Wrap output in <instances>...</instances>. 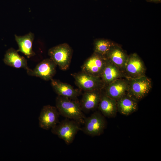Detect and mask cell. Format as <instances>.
<instances>
[{"mask_svg": "<svg viewBox=\"0 0 161 161\" xmlns=\"http://www.w3.org/2000/svg\"><path fill=\"white\" fill-rule=\"evenodd\" d=\"M55 101L56 107L60 115L81 124H83L86 117L79 102L76 100L58 95L56 97Z\"/></svg>", "mask_w": 161, "mask_h": 161, "instance_id": "obj_1", "label": "cell"}, {"mask_svg": "<svg viewBox=\"0 0 161 161\" xmlns=\"http://www.w3.org/2000/svg\"><path fill=\"white\" fill-rule=\"evenodd\" d=\"M80 124L75 120L66 118L51 129V132L69 145L73 142L77 132L80 130Z\"/></svg>", "mask_w": 161, "mask_h": 161, "instance_id": "obj_2", "label": "cell"}, {"mask_svg": "<svg viewBox=\"0 0 161 161\" xmlns=\"http://www.w3.org/2000/svg\"><path fill=\"white\" fill-rule=\"evenodd\" d=\"M48 54L60 69H68L72 55V49L68 44L64 43L49 49Z\"/></svg>", "mask_w": 161, "mask_h": 161, "instance_id": "obj_3", "label": "cell"}, {"mask_svg": "<svg viewBox=\"0 0 161 161\" xmlns=\"http://www.w3.org/2000/svg\"><path fill=\"white\" fill-rule=\"evenodd\" d=\"M126 78L128 81L127 92L137 100L145 97L152 88L151 80L145 75Z\"/></svg>", "mask_w": 161, "mask_h": 161, "instance_id": "obj_4", "label": "cell"}, {"mask_svg": "<svg viewBox=\"0 0 161 161\" xmlns=\"http://www.w3.org/2000/svg\"><path fill=\"white\" fill-rule=\"evenodd\" d=\"M83 126L80 130L84 134L91 136H99L102 134L106 126L104 116L100 112H96L90 116L85 117Z\"/></svg>", "mask_w": 161, "mask_h": 161, "instance_id": "obj_5", "label": "cell"}, {"mask_svg": "<svg viewBox=\"0 0 161 161\" xmlns=\"http://www.w3.org/2000/svg\"><path fill=\"white\" fill-rule=\"evenodd\" d=\"M76 84L84 91L102 90L105 85L100 77L94 76L81 72L73 74Z\"/></svg>", "mask_w": 161, "mask_h": 161, "instance_id": "obj_6", "label": "cell"}, {"mask_svg": "<svg viewBox=\"0 0 161 161\" xmlns=\"http://www.w3.org/2000/svg\"><path fill=\"white\" fill-rule=\"evenodd\" d=\"M144 64L136 53L129 55L123 74L125 78H134L145 75Z\"/></svg>", "mask_w": 161, "mask_h": 161, "instance_id": "obj_7", "label": "cell"}, {"mask_svg": "<svg viewBox=\"0 0 161 161\" xmlns=\"http://www.w3.org/2000/svg\"><path fill=\"white\" fill-rule=\"evenodd\" d=\"M107 61L105 56L94 52L82 66V72L94 76L100 77Z\"/></svg>", "mask_w": 161, "mask_h": 161, "instance_id": "obj_8", "label": "cell"}, {"mask_svg": "<svg viewBox=\"0 0 161 161\" xmlns=\"http://www.w3.org/2000/svg\"><path fill=\"white\" fill-rule=\"evenodd\" d=\"M56 65L51 58L43 60L33 69L29 68L27 70L29 75L40 78L48 81L51 80L56 72Z\"/></svg>", "mask_w": 161, "mask_h": 161, "instance_id": "obj_9", "label": "cell"}, {"mask_svg": "<svg viewBox=\"0 0 161 161\" xmlns=\"http://www.w3.org/2000/svg\"><path fill=\"white\" fill-rule=\"evenodd\" d=\"M59 115L56 107L50 105L44 106L38 118L39 127L46 130L52 129L59 122Z\"/></svg>", "mask_w": 161, "mask_h": 161, "instance_id": "obj_10", "label": "cell"}, {"mask_svg": "<svg viewBox=\"0 0 161 161\" xmlns=\"http://www.w3.org/2000/svg\"><path fill=\"white\" fill-rule=\"evenodd\" d=\"M125 78L117 79L105 86L103 89L104 93L117 101L127 92L128 81L126 78Z\"/></svg>", "mask_w": 161, "mask_h": 161, "instance_id": "obj_11", "label": "cell"}, {"mask_svg": "<svg viewBox=\"0 0 161 161\" xmlns=\"http://www.w3.org/2000/svg\"><path fill=\"white\" fill-rule=\"evenodd\" d=\"M105 56L108 60L114 65L123 73L129 55L120 47L116 44H114Z\"/></svg>", "mask_w": 161, "mask_h": 161, "instance_id": "obj_12", "label": "cell"}, {"mask_svg": "<svg viewBox=\"0 0 161 161\" xmlns=\"http://www.w3.org/2000/svg\"><path fill=\"white\" fill-rule=\"evenodd\" d=\"M102 90L85 91L80 103L83 111L89 112L98 107L102 94Z\"/></svg>", "mask_w": 161, "mask_h": 161, "instance_id": "obj_13", "label": "cell"}, {"mask_svg": "<svg viewBox=\"0 0 161 161\" xmlns=\"http://www.w3.org/2000/svg\"><path fill=\"white\" fill-rule=\"evenodd\" d=\"M116 101L118 112L123 115H129L138 109V100L127 92Z\"/></svg>", "mask_w": 161, "mask_h": 161, "instance_id": "obj_14", "label": "cell"}, {"mask_svg": "<svg viewBox=\"0 0 161 161\" xmlns=\"http://www.w3.org/2000/svg\"><path fill=\"white\" fill-rule=\"evenodd\" d=\"M3 61L6 65L16 68H23L26 70L29 68L26 59L20 55L17 50L13 48L9 49L6 51Z\"/></svg>", "mask_w": 161, "mask_h": 161, "instance_id": "obj_15", "label": "cell"}, {"mask_svg": "<svg viewBox=\"0 0 161 161\" xmlns=\"http://www.w3.org/2000/svg\"><path fill=\"white\" fill-rule=\"evenodd\" d=\"M15 38L18 46V52H21L27 58L34 56L35 54L32 49V43L34 38V35L30 32L23 36L15 35Z\"/></svg>", "mask_w": 161, "mask_h": 161, "instance_id": "obj_16", "label": "cell"}, {"mask_svg": "<svg viewBox=\"0 0 161 161\" xmlns=\"http://www.w3.org/2000/svg\"><path fill=\"white\" fill-rule=\"evenodd\" d=\"M51 80L52 86L58 96L76 100L80 95L78 90L68 84L53 78Z\"/></svg>", "mask_w": 161, "mask_h": 161, "instance_id": "obj_17", "label": "cell"}, {"mask_svg": "<svg viewBox=\"0 0 161 161\" xmlns=\"http://www.w3.org/2000/svg\"><path fill=\"white\" fill-rule=\"evenodd\" d=\"M97 107L104 117L109 118L114 117L118 112L116 100L106 95L103 92Z\"/></svg>", "mask_w": 161, "mask_h": 161, "instance_id": "obj_18", "label": "cell"}, {"mask_svg": "<svg viewBox=\"0 0 161 161\" xmlns=\"http://www.w3.org/2000/svg\"><path fill=\"white\" fill-rule=\"evenodd\" d=\"M100 77L105 86L117 79L125 78L123 72L107 60Z\"/></svg>", "mask_w": 161, "mask_h": 161, "instance_id": "obj_19", "label": "cell"}, {"mask_svg": "<svg viewBox=\"0 0 161 161\" xmlns=\"http://www.w3.org/2000/svg\"><path fill=\"white\" fill-rule=\"evenodd\" d=\"M115 44L107 39H97L94 43V52L105 56L111 47Z\"/></svg>", "mask_w": 161, "mask_h": 161, "instance_id": "obj_20", "label": "cell"}, {"mask_svg": "<svg viewBox=\"0 0 161 161\" xmlns=\"http://www.w3.org/2000/svg\"><path fill=\"white\" fill-rule=\"evenodd\" d=\"M148 1L150 2H160L161 1V0H147Z\"/></svg>", "mask_w": 161, "mask_h": 161, "instance_id": "obj_21", "label": "cell"}]
</instances>
